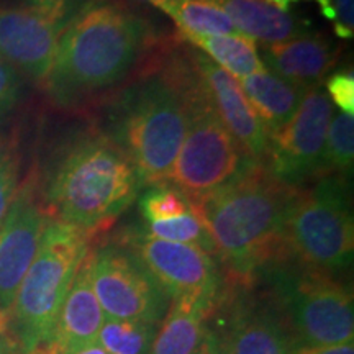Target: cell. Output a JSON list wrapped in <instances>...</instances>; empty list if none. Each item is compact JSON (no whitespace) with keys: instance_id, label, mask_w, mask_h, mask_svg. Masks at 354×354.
<instances>
[{"instance_id":"1","label":"cell","mask_w":354,"mask_h":354,"mask_svg":"<svg viewBox=\"0 0 354 354\" xmlns=\"http://www.w3.org/2000/svg\"><path fill=\"white\" fill-rule=\"evenodd\" d=\"M294 192L264 165H256L210 196L190 202L233 282L256 284L266 268L287 259L284 220Z\"/></svg>"},{"instance_id":"2","label":"cell","mask_w":354,"mask_h":354,"mask_svg":"<svg viewBox=\"0 0 354 354\" xmlns=\"http://www.w3.org/2000/svg\"><path fill=\"white\" fill-rule=\"evenodd\" d=\"M194 68L174 59L131 84L110 105L105 130L146 185L167 184L189 127V91Z\"/></svg>"},{"instance_id":"3","label":"cell","mask_w":354,"mask_h":354,"mask_svg":"<svg viewBox=\"0 0 354 354\" xmlns=\"http://www.w3.org/2000/svg\"><path fill=\"white\" fill-rule=\"evenodd\" d=\"M151 44L148 25L125 8L92 2L64 24L44 88L73 107L123 81Z\"/></svg>"},{"instance_id":"4","label":"cell","mask_w":354,"mask_h":354,"mask_svg":"<svg viewBox=\"0 0 354 354\" xmlns=\"http://www.w3.org/2000/svg\"><path fill=\"white\" fill-rule=\"evenodd\" d=\"M145 185L122 149L102 131L79 135L61 149L39 192L51 220L87 233L107 228Z\"/></svg>"},{"instance_id":"5","label":"cell","mask_w":354,"mask_h":354,"mask_svg":"<svg viewBox=\"0 0 354 354\" xmlns=\"http://www.w3.org/2000/svg\"><path fill=\"white\" fill-rule=\"evenodd\" d=\"M91 233L63 223L48 221L37 254L13 300L8 326L21 349L28 354L51 338L61 305L74 277L91 251Z\"/></svg>"},{"instance_id":"6","label":"cell","mask_w":354,"mask_h":354,"mask_svg":"<svg viewBox=\"0 0 354 354\" xmlns=\"http://www.w3.org/2000/svg\"><path fill=\"white\" fill-rule=\"evenodd\" d=\"M259 277L295 343H353V294L333 274L287 258L266 268Z\"/></svg>"},{"instance_id":"7","label":"cell","mask_w":354,"mask_h":354,"mask_svg":"<svg viewBox=\"0 0 354 354\" xmlns=\"http://www.w3.org/2000/svg\"><path fill=\"white\" fill-rule=\"evenodd\" d=\"M287 258L335 274L348 269L354 253V220L348 176L317 177L295 189L284 220Z\"/></svg>"},{"instance_id":"8","label":"cell","mask_w":354,"mask_h":354,"mask_svg":"<svg viewBox=\"0 0 354 354\" xmlns=\"http://www.w3.org/2000/svg\"><path fill=\"white\" fill-rule=\"evenodd\" d=\"M256 165L259 162L243 149L220 120L194 71L187 133L167 184L183 192L189 202H196L233 183Z\"/></svg>"},{"instance_id":"9","label":"cell","mask_w":354,"mask_h":354,"mask_svg":"<svg viewBox=\"0 0 354 354\" xmlns=\"http://www.w3.org/2000/svg\"><path fill=\"white\" fill-rule=\"evenodd\" d=\"M88 269L105 317L161 325L171 297L128 248L107 243L88 251Z\"/></svg>"},{"instance_id":"10","label":"cell","mask_w":354,"mask_h":354,"mask_svg":"<svg viewBox=\"0 0 354 354\" xmlns=\"http://www.w3.org/2000/svg\"><path fill=\"white\" fill-rule=\"evenodd\" d=\"M118 243L138 258L171 300L202 299L220 302L225 282L214 256L196 246L159 240L143 228L123 233Z\"/></svg>"},{"instance_id":"11","label":"cell","mask_w":354,"mask_h":354,"mask_svg":"<svg viewBox=\"0 0 354 354\" xmlns=\"http://www.w3.org/2000/svg\"><path fill=\"white\" fill-rule=\"evenodd\" d=\"M331 117L333 102L322 84L310 87L292 120L269 136V174L294 189L317 179Z\"/></svg>"},{"instance_id":"12","label":"cell","mask_w":354,"mask_h":354,"mask_svg":"<svg viewBox=\"0 0 354 354\" xmlns=\"http://www.w3.org/2000/svg\"><path fill=\"white\" fill-rule=\"evenodd\" d=\"M253 284L225 287L210 325L227 354H292L294 338L271 297L251 292Z\"/></svg>"},{"instance_id":"13","label":"cell","mask_w":354,"mask_h":354,"mask_svg":"<svg viewBox=\"0 0 354 354\" xmlns=\"http://www.w3.org/2000/svg\"><path fill=\"white\" fill-rule=\"evenodd\" d=\"M50 221L39 192V174L32 169L21 180L6 220L0 225V313L10 317L17 290L37 254Z\"/></svg>"},{"instance_id":"14","label":"cell","mask_w":354,"mask_h":354,"mask_svg":"<svg viewBox=\"0 0 354 354\" xmlns=\"http://www.w3.org/2000/svg\"><path fill=\"white\" fill-rule=\"evenodd\" d=\"M64 13L38 7L0 8V57L17 73L44 84L55 59Z\"/></svg>"},{"instance_id":"15","label":"cell","mask_w":354,"mask_h":354,"mask_svg":"<svg viewBox=\"0 0 354 354\" xmlns=\"http://www.w3.org/2000/svg\"><path fill=\"white\" fill-rule=\"evenodd\" d=\"M189 59L223 125L256 162L264 165L269 135L243 92L240 81L202 53L189 51Z\"/></svg>"},{"instance_id":"16","label":"cell","mask_w":354,"mask_h":354,"mask_svg":"<svg viewBox=\"0 0 354 354\" xmlns=\"http://www.w3.org/2000/svg\"><path fill=\"white\" fill-rule=\"evenodd\" d=\"M258 53L268 71L310 88L322 84L333 69L339 48L320 35H304L289 41L261 44Z\"/></svg>"},{"instance_id":"17","label":"cell","mask_w":354,"mask_h":354,"mask_svg":"<svg viewBox=\"0 0 354 354\" xmlns=\"http://www.w3.org/2000/svg\"><path fill=\"white\" fill-rule=\"evenodd\" d=\"M105 318L107 317L97 300L91 282L87 254L61 305L50 339L63 349L64 354H71L97 342V335Z\"/></svg>"},{"instance_id":"18","label":"cell","mask_w":354,"mask_h":354,"mask_svg":"<svg viewBox=\"0 0 354 354\" xmlns=\"http://www.w3.org/2000/svg\"><path fill=\"white\" fill-rule=\"evenodd\" d=\"M238 81L269 136L292 120L308 91L302 84L292 82L268 69Z\"/></svg>"},{"instance_id":"19","label":"cell","mask_w":354,"mask_h":354,"mask_svg":"<svg viewBox=\"0 0 354 354\" xmlns=\"http://www.w3.org/2000/svg\"><path fill=\"white\" fill-rule=\"evenodd\" d=\"M230 17L236 30L261 44L282 43L304 37L307 24L268 0H207Z\"/></svg>"},{"instance_id":"20","label":"cell","mask_w":354,"mask_h":354,"mask_svg":"<svg viewBox=\"0 0 354 354\" xmlns=\"http://www.w3.org/2000/svg\"><path fill=\"white\" fill-rule=\"evenodd\" d=\"M215 302L202 299H174L159 325L149 354H194L209 328Z\"/></svg>"},{"instance_id":"21","label":"cell","mask_w":354,"mask_h":354,"mask_svg":"<svg viewBox=\"0 0 354 354\" xmlns=\"http://www.w3.org/2000/svg\"><path fill=\"white\" fill-rule=\"evenodd\" d=\"M194 46L201 48L215 64L233 77L241 79L261 73L266 66L261 61L254 39L243 35H179Z\"/></svg>"},{"instance_id":"22","label":"cell","mask_w":354,"mask_h":354,"mask_svg":"<svg viewBox=\"0 0 354 354\" xmlns=\"http://www.w3.org/2000/svg\"><path fill=\"white\" fill-rule=\"evenodd\" d=\"M154 7L167 13L183 35H241L227 13L207 0H159Z\"/></svg>"},{"instance_id":"23","label":"cell","mask_w":354,"mask_h":354,"mask_svg":"<svg viewBox=\"0 0 354 354\" xmlns=\"http://www.w3.org/2000/svg\"><path fill=\"white\" fill-rule=\"evenodd\" d=\"M159 325L105 318L97 344L109 354H149Z\"/></svg>"},{"instance_id":"24","label":"cell","mask_w":354,"mask_h":354,"mask_svg":"<svg viewBox=\"0 0 354 354\" xmlns=\"http://www.w3.org/2000/svg\"><path fill=\"white\" fill-rule=\"evenodd\" d=\"M354 158V117L349 113H333L325 148H323L320 176L342 174L348 176L353 169Z\"/></svg>"},{"instance_id":"25","label":"cell","mask_w":354,"mask_h":354,"mask_svg":"<svg viewBox=\"0 0 354 354\" xmlns=\"http://www.w3.org/2000/svg\"><path fill=\"white\" fill-rule=\"evenodd\" d=\"M143 230L148 234H151V236L159 238V240L196 246L198 250L214 256V258L216 256L214 238H212L209 228L205 227V223H203L194 209H190L187 214L176 216V218L145 223Z\"/></svg>"},{"instance_id":"26","label":"cell","mask_w":354,"mask_h":354,"mask_svg":"<svg viewBox=\"0 0 354 354\" xmlns=\"http://www.w3.org/2000/svg\"><path fill=\"white\" fill-rule=\"evenodd\" d=\"M190 209L189 198L169 184L151 185L140 197V212L145 223L176 218L187 214Z\"/></svg>"},{"instance_id":"27","label":"cell","mask_w":354,"mask_h":354,"mask_svg":"<svg viewBox=\"0 0 354 354\" xmlns=\"http://www.w3.org/2000/svg\"><path fill=\"white\" fill-rule=\"evenodd\" d=\"M20 185V151L13 136L0 133V225Z\"/></svg>"},{"instance_id":"28","label":"cell","mask_w":354,"mask_h":354,"mask_svg":"<svg viewBox=\"0 0 354 354\" xmlns=\"http://www.w3.org/2000/svg\"><path fill=\"white\" fill-rule=\"evenodd\" d=\"M21 82L19 73L0 57V122L17 107L20 100Z\"/></svg>"},{"instance_id":"29","label":"cell","mask_w":354,"mask_h":354,"mask_svg":"<svg viewBox=\"0 0 354 354\" xmlns=\"http://www.w3.org/2000/svg\"><path fill=\"white\" fill-rule=\"evenodd\" d=\"M330 100H333L343 113L354 115V76L351 71L335 73L326 82Z\"/></svg>"},{"instance_id":"30","label":"cell","mask_w":354,"mask_h":354,"mask_svg":"<svg viewBox=\"0 0 354 354\" xmlns=\"http://www.w3.org/2000/svg\"><path fill=\"white\" fill-rule=\"evenodd\" d=\"M331 21L339 38H353L354 35V0H330Z\"/></svg>"},{"instance_id":"31","label":"cell","mask_w":354,"mask_h":354,"mask_svg":"<svg viewBox=\"0 0 354 354\" xmlns=\"http://www.w3.org/2000/svg\"><path fill=\"white\" fill-rule=\"evenodd\" d=\"M292 354H354L353 343L342 344H300L295 343Z\"/></svg>"},{"instance_id":"32","label":"cell","mask_w":354,"mask_h":354,"mask_svg":"<svg viewBox=\"0 0 354 354\" xmlns=\"http://www.w3.org/2000/svg\"><path fill=\"white\" fill-rule=\"evenodd\" d=\"M194 354H227V353H225V349L218 342V338H216V335L210 330L209 326L205 336H203L202 343L198 344V348L196 349V353Z\"/></svg>"},{"instance_id":"33","label":"cell","mask_w":354,"mask_h":354,"mask_svg":"<svg viewBox=\"0 0 354 354\" xmlns=\"http://www.w3.org/2000/svg\"><path fill=\"white\" fill-rule=\"evenodd\" d=\"M268 2L271 3V6L277 7L279 10H282V12H289V8H290L292 3L300 2V0H268ZM313 2H317L318 6H320V8H322V13H323V15H325L326 19H328V20H331L330 0H313Z\"/></svg>"},{"instance_id":"34","label":"cell","mask_w":354,"mask_h":354,"mask_svg":"<svg viewBox=\"0 0 354 354\" xmlns=\"http://www.w3.org/2000/svg\"><path fill=\"white\" fill-rule=\"evenodd\" d=\"M26 2L32 7L57 13H66V7H68V0H26Z\"/></svg>"},{"instance_id":"35","label":"cell","mask_w":354,"mask_h":354,"mask_svg":"<svg viewBox=\"0 0 354 354\" xmlns=\"http://www.w3.org/2000/svg\"><path fill=\"white\" fill-rule=\"evenodd\" d=\"M10 331V326H8V317L0 313V354H8V344L10 342L7 339V333Z\"/></svg>"},{"instance_id":"36","label":"cell","mask_w":354,"mask_h":354,"mask_svg":"<svg viewBox=\"0 0 354 354\" xmlns=\"http://www.w3.org/2000/svg\"><path fill=\"white\" fill-rule=\"evenodd\" d=\"M71 354H109L105 349H102L99 344L94 343V344H88V346H84L81 349H76V351H73Z\"/></svg>"},{"instance_id":"37","label":"cell","mask_w":354,"mask_h":354,"mask_svg":"<svg viewBox=\"0 0 354 354\" xmlns=\"http://www.w3.org/2000/svg\"><path fill=\"white\" fill-rule=\"evenodd\" d=\"M141 2H148V3H153V6H154V3L159 2V0H141Z\"/></svg>"}]
</instances>
